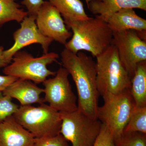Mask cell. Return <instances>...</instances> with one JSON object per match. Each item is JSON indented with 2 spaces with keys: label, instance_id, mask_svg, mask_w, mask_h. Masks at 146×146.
I'll list each match as a JSON object with an SVG mask.
<instances>
[{
  "label": "cell",
  "instance_id": "obj_6",
  "mask_svg": "<svg viewBox=\"0 0 146 146\" xmlns=\"http://www.w3.org/2000/svg\"><path fill=\"white\" fill-rule=\"evenodd\" d=\"M58 57L54 52L34 57L27 52L20 50L13 56V62L5 67L3 72L5 75L33 81L36 84L42 83L49 76H55L56 72L50 70L47 66L54 62L58 63Z\"/></svg>",
  "mask_w": 146,
  "mask_h": 146
},
{
  "label": "cell",
  "instance_id": "obj_26",
  "mask_svg": "<svg viewBox=\"0 0 146 146\" xmlns=\"http://www.w3.org/2000/svg\"><path fill=\"white\" fill-rule=\"evenodd\" d=\"M4 48L3 46H0V68H5L10 64V63L7 60L4 56Z\"/></svg>",
  "mask_w": 146,
  "mask_h": 146
},
{
  "label": "cell",
  "instance_id": "obj_25",
  "mask_svg": "<svg viewBox=\"0 0 146 146\" xmlns=\"http://www.w3.org/2000/svg\"><path fill=\"white\" fill-rule=\"evenodd\" d=\"M18 79L12 76L0 75V92H2L10 84Z\"/></svg>",
  "mask_w": 146,
  "mask_h": 146
},
{
  "label": "cell",
  "instance_id": "obj_19",
  "mask_svg": "<svg viewBox=\"0 0 146 146\" xmlns=\"http://www.w3.org/2000/svg\"><path fill=\"white\" fill-rule=\"evenodd\" d=\"M134 132L146 134V106H136L123 133Z\"/></svg>",
  "mask_w": 146,
  "mask_h": 146
},
{
  "label": "cell",
  "instance_id": "obj_10",
  "mask_svg": "<svg viewBox=\"0 0 146 146\" xmlns=\"http://www.w3.org/2000/svg\"><path fill=\"white\" fill-rule=\"evenodd\" d=\"M36 17L28 15L25 17L21 22V27L13 33L14 44L10 48L3 51L4 56L10 63L17 52L32 44H40L44 54L48 53L49 47L53 40L44 36L39 31L35 22Z\"/></svg>",
  "mask_w": 146,
  "mask_h": 146
},
{
  "label": "cell",
  "instance_id": "obj_21",
  "mask_svg": "<svg viewBox=\"0 0 146 146\" xmlns=\"http://www.w3.org/2000/svg\"><path fill=\"white\" fill-rule=\"evenodd\" d=\"M12 101V98L0 92V123L16 113L19 107Z\"/></svg>",
  "mask_w": 146,
  "mask_h": 146
},
{
  "label": "cell",
  "instance_id": "obj_16",
  "mask_svg": "<svg viewBox=\"0 0 146 146\" xmlns=\"http://www.w3.org/2000/svg\"><path fill=\"white\" fill-rule=\"evenodd\" d=\"M48 1L59 11L65 25L89 18L80 0H48Z\"/></svg>",
  "mask_w": 146,
  "mask_h": 146
},
{
  "label": "cell",
  "instance_id": "obj_17",
  "mask_svg": "<svg viewBox=\"0 0 146 146\" xmlns=\"http://www.w3.org/2000/svg\"><path fill=\"white\" fill-rule=\"evenodd\" d=\"M130 91L136 107L146 106V60L137 65Z\"/></svg>",
  "mask_w": 146,
  "mask_h": 146
},
{
  "label": "cell",
  "instance_id": "obj_11",
  "mask_svg": "<svg viewBox=\"0 0 146 146\" xmlns=\"http://www.w3.org/2000/svg\"><path fill=\"white\" fill-rule=\"evenodd\" d=\"M35 22L44 36L65 46L72 36L59 11L49 1H46L36 15Z\"/></svg>",
  "mask_w": 146,
  "mask_h": 146
},
{
  "label": "cell",
  "instance_id": "obj_8",
  "mask_svg": "<svg viewBox=\"0 0 146 146\" xmlns=\"http://www.w3.org/2000/svg\"><path fill=\"white\" fill-rule=\"evenodd\" d=\"M69 73L65 68H59L53 78L42 82L44 86V102L60 113L74 112L78 109L77 98L68 79Z\"/></svg>",
  "mask_w": 146,
  "mask_h": 146
},
{
  "label": "cell",
  "instance_id": "obj_3",
  "mask_svg": "<svg viewBox=\"0 0 146 146\" xmlns=\"http://www.w3.org/2000/svg\"><path fill=\"white\" fill-rule=\"evenodd\" d=\"M96 58V82L103 97L130 89L131 80L123 67L117 48L112 44Z\"/></svg>",
  "mask_w": 146,
  "mask_h": 146
},
{
  "label": "cell",
  "instance_id": "obj_5",
  "mask_svg": "<svg viewBox=\"0 0 146 146\" xmlns=\"http://www.w3.org/2000/svg\"><path fill=\"white\" fill-rule=\"evenodd\" d=\"M130 90L105 96L104 104L98 108L97 119L108 128L115 140L123 134L136 107Z\"/></svg>",
  "mask_w": 146,
  "mask_h": 146
},
{
  "label": "cell",
  "instance_id": "obj_18",
  "mask_svg": "<svg viewBox=\"0 0 146 146\" xmlns=\"http://www.w3.org/2000/svg\"><path fill=\"white\" fill-rule=\"evenodd\" d=\"M16 0H0V27L11 21L21 23L28 15Z\"/></svg>",
  "mask_w": 146,
  "mask_h": 146
},
{
  "label": "cell",
  "instance_id": "obj_22",
  "mask_svg": "<svg viewBox=\"0 0 146 146\" xmlns=\"http://www.w3.org/2000/svg\"><path fill=\"white\" fill-rule=\"evenodd\" d=\"M33 146H69L68 141L60 133L54 137L35 138Z\"/></svg>",
  "mask_w": 146,
  "mask_h": 146
},
{
  "label": "cell",
  "instance_id": "obj_20",
  "mask_svg": "<svg viewBox=\"0 0 146 146\" xmlns=\"http://www.w3.org/2000/svg\"><path fill=\"white\" fill-rule=\"evenodd\" d=\"M114 146H146V134L138 132L123 133L115 140Z\"/></svg>",
  "mask_w": 146,
  "mask_h": 146
},
{
  "label": "cell",
  "instance_id": "obj_27",
  "mask_svg": "<svg viewBox=\"0 0 146 146\" xmlns=\"http://www.w3.org/2000/svg\"><path fill=\"white\" fill-rule=\"evenodd\" d=\"M85 1H86V4H87V5H88V4H89V3L90 2V1H91V0H85Z\"/></svg>",
  "mask_w": 146,
  "mask_h": 146
},
{
  "label": "cell",
  "instance_id": "obj_15",
  "mask_svg": "<svg viewBox=\"0 0 146 146\" xmlns=\"http://www.w3.org/2000/svg\"><path fill=\"white\" fill-rule=\"evenodd\" d=\"M87 7L92 14L104 18L123 9L146 11V0H91Z\"/></svg>",
  "mask_w": 146,
  "mask_h": 146
},
{
  "label": "cell",
  "instance_id": "obj_2",
  "mask_svg": "<svg viewBox=\"0 0 146 146\" xmlns=\"http://www.w3.org/2000/svg\"><path fill=\"white\" fill-rule=\"evenodd\" d=\"M66 26L72 29L73 35L65 48L74 53L85 50L96 57L112 45L113 32L107 22L98 16Z\"/></svg>",
  "mask_w": 146,
  "mask_h": 146
},
{
  "label": "cell",
  "instance_id": "obj_14",
  "mask_svg": "<svg viewBox=\"0 0 146 146\" xmlns=\"http://www.w3.org/2000/svg\"><path fill=\"white\" fill-rule=\"evenodd\" d=\"M44 89L40 88L31 80L18 79L3 91V95L16 99L21 106L31 105L33 104L44 103L40 95Z\"/></svg>",
  "mask_w": 146,
  "mask_h": 146
},
{
  "label": "cell",
  "instance_id": "obj_7",
  "mask_svg": "<svg viewBox=\"0 0 146 146\" xmlns=\"http://www.w3.org/2000/svg\"><path fill=\"white\" fill-rule=\"evenodd\" d=\"M60 114L62 123L60 133L71 142L72 146L94 145L102 125L99 120L89 118L78 109Z\"/></svg>",
  "mask_w": 146,
  "mask_h": 146
},
{
  "label": "cell",
  "instance_id": "obj_1",
  "mask_svg": "<svg viewBox=\"0 0 146 146\" xmlns=\"http://www.w3.org/2000/svg\"><path fill=\"white\" fill-rule=\"evenodd\" d=\"M60 56L63 68L75 83L78 110L89 118L98 119L100 95L97 86L96 63L92 57L82 51L75 54L65 48Z\"/></svg>",
  "mask_w": 146,
  "mask_h": 146
},
{
  "label": "cell",
  "instance_id": "obj_4",
  "mask_svg": "<svg viewBox=\"0 0 146 146\" xmlns=\"http://www.w3.org/2000/svg\"><path fill=\"white\" fill-rule=\"evenodd\" d=\"M13 116L35 138L54 137L60 133L61 114L49 105H21Z\"/></svg>",
  "mask_w": 146,
  "mask_h": 146
},
{
  "label": "cell",
  "instance_id": "obj_12",
  "mask_svg": "<svg viewBox=\"0 0 146 146\" xmlns=\"http://www.w3.org/2000/svg\"><path fill=\"white\" fill-rule=\"evenodd\" d=\"M102 19L107 22L113 33L134 30L146 40V20L137 15L133 9H123Z\"/></svg>",
  "mask_w": 146,
  "mask_h": 146
},
{
  "label": "cell",
  "instance_id": "obj_24",
  "mask_svg": "<svg viewBox=\"0 0 146 146\" xmlns=\"http://www.w3.org/2000/svg\"><path fill=\"white\" fill-rule=\"evenodd\" d=\"M45 1L44 0H23L21 3L26 7L28 16L36 17Z\"/></svg>",
  "mask_w": 146,
  "mask_h": 146
},
{
  "label": "cell",
  "instance_id": "obj_9",
  "mask_svg": "<svg viewBox=\"0 0 146 146\" xmlns=\"http://www.w3.org/2000/svg\"><path fill=\"white\" fill-rule=\"evenodd\" d=\"M113 33L112 44L117 48L122 65L131 80L137 65L146 60V40L134 30Z\"/></svg>",
  "mask_w": 146,
  "mask_h": 146
},
{
  "label": "cell",
  "instance_id": "obj_13",
  "mask_svg": "<svg viewBox=\"0 0 146 146\" xmlns=\"http://www.w3.org/2000/svg\"><path fill=\"white\" fill-rule=\"evenodd\" d=\"M35 140L13 115L0 123V146H33Z\"/></svg>",
  "mask_w": 146,
  "mask_h": 146
},
{
  "label": "cell",
  "instance_id": "obj_23",
  "mask_svg": "<svg viewBox=\"0 0 146 146\" xmlns=\"http://www.w3.org/2000/svg\"><path fill=\"white\" fill-rule=\"evenodd\" d=\"M115 139L110 131L104 125L101 129L93 146H114Z\"/></svg>",
  "mask_w": 146,
  "mask_h": 146
}]
</instances>
